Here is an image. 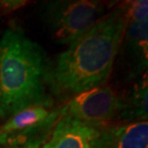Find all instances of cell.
Returning <instances> with one entry per match:
<instances>
[{"instance_id": "1", "label": "cell", "mask_w": 148, "mask_h": 148, "mask_svg": "<svg viewBox=\"0 0 148 148\" xmlns=\"http://www.w3.org/2000/svg\"><path fill=\"white\" fill-rule=\"evenodd\" d=\"M127 16L123 5L109 12L74 40L49 66L47 86L56 96L71 98L106 85L119 51Z\"/></svg>"}, {"instance_id": "2", "label": "cell", "mask_w": 148, "mask_h": 148, "mask_svg": "<svg viewBox=\"0 0 148 148\" xmlns=\"http://www.w3.org/2000/svg\"><path fill=\"white\" fill-rule=\"evenodd\" d=\"M49 63L40 44L10 27L0 38V112L14 114L47 104Z\"/></svg>"}, {"instance_id": "3", "label": "cell", "mask_w": 148, "mask_h": 148, "mask_svg": "<svg viewBox=\"0 0 148 148\" xmlns=\"http://www.w3.org/2000/svg\"><path fill=\"white\" fill-rule=\"evenodd\" d=\"M104 2L92 0H55L44 5L43 21L56 43L69 45L92 28L107 12Z\"/></svg>"}, {"instance_id": "4", "label": "cell", "mask_w": 148, "mask_h": 148, "mask_svg": "<svg viewBox=\"0 0 148 148\" xmlns=\"http://www.w3.org/2000/svg\"><path fill=\"white\" fill-rule=\"evenodd\" d=\"M120 97L107 85L73 95L59 111L60 117H69L90 126H102L116 118Z\"/></svg>"}, {"instance_id": "5", "label": "cell", "mask_w": 148, "mask_h": 148, "mask_svg": "<svg viewBox=\"0 0 148 148\" xmlns=\"http://www.w3.org/2000/svg\"><path fill=\"white\" fill-rule=\"evenodd\" d=\"M47 105H35L12 115L0 128V144L29 145L31 138L41 134L57 119L59 112H52Z\"/></svg>"}, {"instance_id": "6", "label": "cell", "mask_w": 148, "mask_h": 148, "mask_svg": "<svg viewBox=\"0 0 148 148\" xmlns=\"http://www.w3.org/2000/svg\"><path fill=\"white\" fill-rule=\"evenodd\" d=\"M91 148H148V121L109 123L94 129Z\"/></svg>"}, {"instance_id": "7", "label": "cell", "mask_w": 148, "mask_h": 148, "mask_svg": "<svg viewBox=\"0 0 148 148\" xmlns=\"http://www.w3.org/2000/svg\"><path fill=\"white\" fill-rule=\"evenodd\" d=\"M122 50V58L128 67L131 78L140 77L146 73L148 66V20L127 18L125 31L119 51Z\"/></svg>"}, {"instance_id": "8", "label": "cell", "mask_w": 148, "mask_h": 148, "mask_svg": "<svg viewBox=\"0 0 148 148\" xmlns=\"http://www.w3.org/2000/svg\"><path fill=\"white\" fill-rule=\"evenodd\" d=\"M94 126L81 123L69 117H60L52 137L43 148H91Z\"/></svg>"}, {"instance_id": "9", "label": "cell", "mask_w": 148, "mask_h": 148, "mask_svg": "<svg viewBox=\"0 0 148 148\" xmlns=\"http://www.w3.org/2000/svg\"><path fill=\"white\" fill-rule=\"evenodd\" d=\"M116 118L118 122L147 121L148 118V79L147 72L130 88L128 94L120 97V106Z\"/></svg>"}, {"instance_id": "10", "label": "cell", "mask_w": 148, "mask_h": 148, "mask_svg": "<svg viewBox=\"0 0 148 148\" xmlns=\"http://www.w3.org/2000/svg\"><path fill=\"white\" fill-rule=\"evenodd\" d=\"M125 10L127 18L146 21L148 20V2L147 0L129 1L122 4Z\"/></svg>"}, {"instance_id": "11", "label": "cell", "mask_w": 148, "mask_h": 148, "mask_svg": "<svg viewBox=\"0 0 148 148\" xmlns=\"http://www.w3.org/2000/svg\"><path fill=\"white\" fill-rule=\"evenodd\" d=\"M25 148H38L36 145H29V146H27V147H25Z\"/></svg>"}, {"instance_id": "12", "label": "cell", "mask_w": 148, "mask_h": 148, "mask_svg": "<svg viewBox=\"0 0 148 148\" xmlns=\"http://www.w3.org/2000/svg\"><path fill=\"white\" fill-rule=\"evenodd\" d=\"M0 114H1V112H0Z\"/></svg>"}]
</instances>
